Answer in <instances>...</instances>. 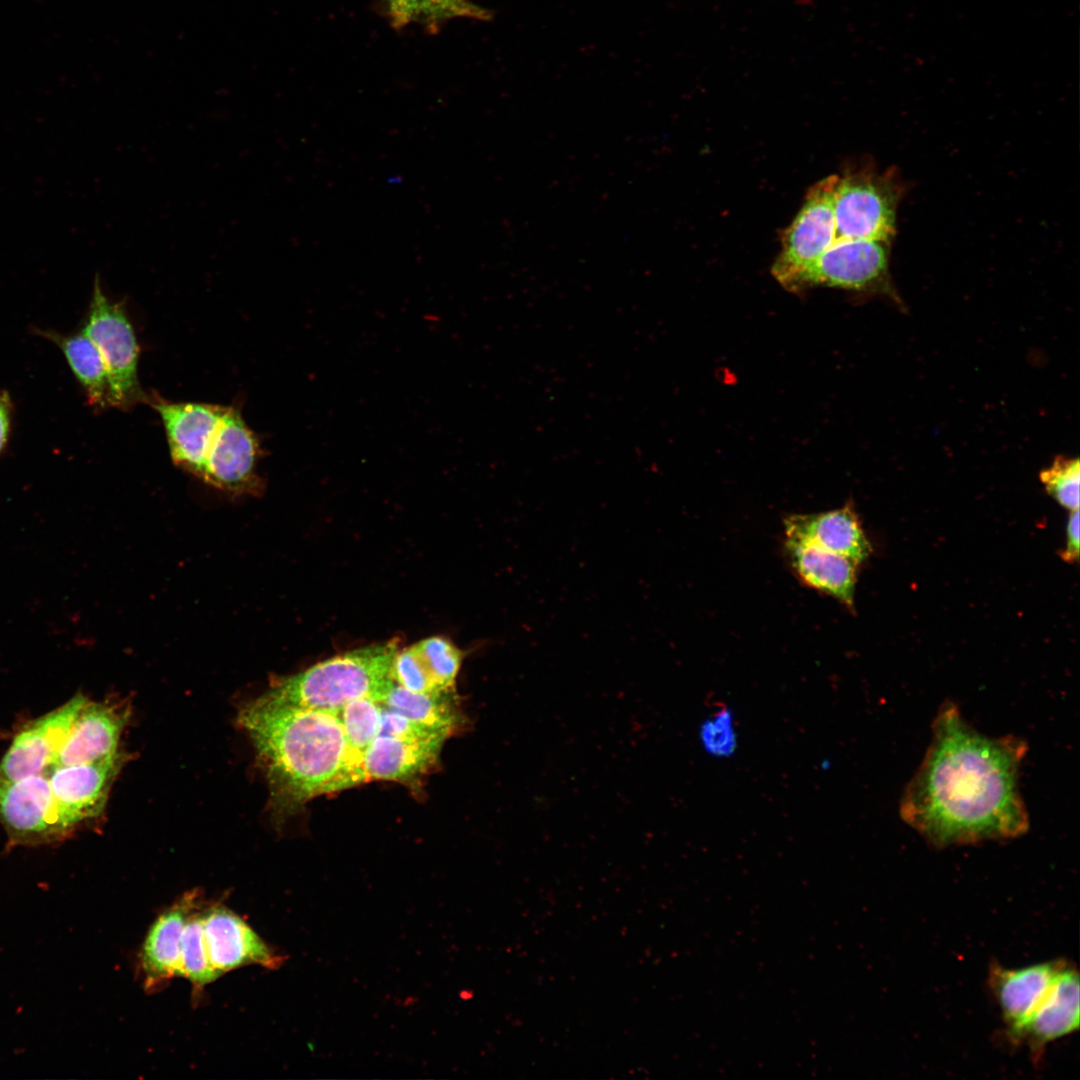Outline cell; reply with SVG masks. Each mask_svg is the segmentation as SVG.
I'll use <instances>...</instances> for the list:
<instances>
[{
  "label": "cell",
  "instance_id": "cell-1",
  "mask_svg": "<svg viewBox=\"0 0 1080 1080\" xmlns=\"http://www.w3.org/2000/svg\"><path fill=\"white\" fill-rule=\"evenodd\" d=\"M931 728L900 799L902 820L937 848L1025 834L1030 821L1019 774L1027 743L979 732L953 702L941 705Z\"/></svg>",
  "mask_w": 1080,
  "mask_h": 1080
},
{
  "label": "cell",
  "instance_id": "cell-2",
  "mask_svg": "<svg viewBox=\"0 0 1080 1080\" xmlns=\"http://www.w3.org/2000/svg\"><path fill=\"white\" fill-rule=\"evenodd\" d=\"M238 721L254 744L278 819L319 795L366 782L363 755L349 746L335 712L263 694L242 707Z\"/></svg>",
  "mask_w": 1080,
  "mask_h": 1080
},
{
  "label": "cell",
  "instance_id": "cell-3",
  "mask_svg": "<svg viewBox=\"0 0 1080 1080\" xmlns=\"http://www.w3.org/2000/svg\"><path fill=\"white\" fill-rule=\"evenodd\" d=\"M398 650L395 640L351 650L272 680L265 694L284 703L332 712L359 698L381 702L393 683L391 667Z\"/></svg>",
  "mask_w": 1080,
  "mask_h": 1080
},
{
  "label": "cell",
  "instance_id": "cell-4",
  "mask_svg": "<svg viewBox=\"0 0 1080 1080\" xmlns=\"http://www.w3.org/2000/svg\"><path fill=\"white\" fill-rule=\"evenodd\" d=\"M902 190L893 171L869 168L838 176L833 198L835 240L890 241Z\"/></svg>",
  "mask_w": 1080,
  "mask_h": 1080
},
{
  "label": "cell",
  "instance_id": "cell-5",
  "mask_svg": "<svg viewBox=\"0 0 1080 1080\" xmlns=\"http://www.w3.org/2000/svg\"><path fill=\"white\" fill-rule=\"evenodd\" d=\"M100 351L108 368L118 408L147 400L138 379L139 347L122 302L110 300L97 275L88 316L82 330Z\"/></svg>",
  "mask_w": 1080,
  "mask_h": 1080
},
{
  "label": "cell",
  "instance_id": "cell-6",
  "mask_svg": "<svg viewBox=\"0 0 1080 1080\" xmlns=\"http://www.w3.org/2000/svg\"><path fill=\"white\" fill-rule=\"evenodd\" d=\"M837 179V175H831L814 184L785 230L771 272L790 292L799 293L804 276L835 241L833 198Z\"/></svg>",
  "mask_w": 1080,
  "mask_h": 1080
},
{
  "label": "cell",
  "instance_id": "cell-7",
  "mask_svg": "<svg viewBox=\"0 0 1080 1080\" xmlns=\"http://www.w3.org/2000/svg\"><path fill=\"white\" fill-rule=\"evenodd\" d=\"M814 286L882 294L902 305L889 273V241L836 239L804 276L799 292Z\"/></svg>",
  "mask_w": 1080,
  "mask_h": 1080
},
{
  "label": "cell",
  "instance_id": "cell-8",
  "mask_svg": "<svg viewBox=\"0 0 1080 1080\" xmlns=\"http://www.w3.org/2000/svg\"><path fill=\"white\" fill-rule=\"evenodd\" d=\"M0 823L9 842L18 846L49 844L69 833L46 775L0 780Z\"/></svg>",
  "mask_w": 1080,
  "mask_h": 1080
},
{
  "label": "cell",
  "instance_id": "cell-9",
  "mask_svg": "<svg viewBox=\"0 0 1080 1080\" xmlns=\"http://www.w3.org/2000/svg\"><path fill=\"white\" fill-rule=\"evenodd\" d=\"M259 441L234 407L226 408L208 451L201 480L222 491L256 495L263 489Z\"/></svg>",
  "mask_w": 1080,
  "mask_h": 1080
},
{
  "label": "cell",
  "instance_id": "cell-10",
  "mask_svg": "<svg viewBox=\"0 0 1080 1080\" xmlns=\"http://www.w3.org/2000/svg\"><path fill=\"white\" fill-rule=\"evenodd\" d=\"M88 698L77 694L64 705L30 722L13 739L0 762V780L46 775Z\"/></svg>",
  "mask_w": 1080,
  "mask_h": 1080
},
{
  "label": "cell",
  "instance_id": "cell-11",
  "mask_svg": "<svg viewBox=\"0 0 1080 1080\" xmlns=\"http://www.w3.org/2000/svg\"><path fill=\"white\" fill-rule=\"evenodd\" d=\"M146 401L161 418L173 462L200 478L227 406L171 402L156 394Z\"/></svg>",
  "mask_w": 1080,
  "mask_h": 1080
},
{
  "label": "cell",
  "instance_id": "cell-12",
  "mask_svg": "<svg viewBox=\"0 0 1080 1080\" xmlns=\"http://www.w3.org/2000/svg\"><path fill=\"white\" fill-rule=\"evenodd\" d=\"M122 762L120 753L96 762L55 766L47 774L60 818L68 831L103 811Z\"/></svg>",
  "mask_w": 1080,
  "mask_h": 1080
},
{
  "label": "cell",
  "instance_id": "cell-13",
  "mask_svg": "<svg viewBox=\"0 0 1080 1080\" xmlns=\"http://www.w3.org/2000/svg\"><path fill=\"white\" fill-rule=\"evenodd\" d=\"M204 933L211 964L219 976L247 965L278 969L286 961V956L223 905L204 910Z\"/></svg>",
  "mask_w": 1080,
  "mask_h": 1080
},
{
  "label": "cell",
  "instance_id": "cell-14",
  "mask_svg": "<svg viewBox=\"0 0 1080 1080\" xmlns=\"http://www.w3.org/2000/svg\"><path fill=\"white\" fill-rule=\"evenodd\" d=\"M127 713L119 705L87 699L59 748L53 767L91 763L120 754L119 739Z\"/></svg>",
  "mask_w": 1080,
  "mask_h": 1080
},
{
  "label": "cell",
  "instance_id": "cell-15",
  "mask_svg": "<svg viewBox=\"0 0 1080 1080\" xmlns=\"http://www.w3.org/2000/svg\"><path fill=\"white\" fill-rule=\"evenodd\" d=\"M447 738H400L378 735L362 756L365 781L416 785L436 768Z\"/></svg>",
  "mask_w": 1080,
  "mask_h": 1080
},
{
  "label": "cell",
  "instance_id": "cell-16",
  "mask_svg": "<svg viewBox=\"0 0 1080 1080\" xmlns=\"http://www.w3.org/2000/svg\"><path fill=\"white\" fill-rule=\"evenodd\" d=\"M199 898L194 891L185 894L152 923L139 953L146 989H159L180 976L182 934L189 915L200 904Z\"/></svg>",
  "mask_w": 1080,
  "mask_h": 1080
},
{
  "label": "cell",
  "instance_id": "cell-17",
  "mask_svg": "<svg viewBox=\"0 0 1080 1080\" xmlns=\"http://www.w3.org/2000/svg\"><path fill=\"white\" fill-rule=\"evenodd\" d=\"M784 526L786 538L812 543L858 564L871 553L860 520L849 504L821 513L790 515Z\"/></svg>",
  "mask_w": 1080,
  "mask_h": 1080
},
{
  "label": "cell",
  "instance_id": "cell-18",
  "mask_svg": "<svg viewBox=\"0 0 1080 1080\" xmlns=\"http://www.w3.org/2000/svg\"><path fill=\"white\" fill-rule=\"evenodd\" d=\"M787 559L807 586L854 608L858 563L812 543L786 538Z\"/></svg>",
  "mask_w": 1080,
  "mask_h": 1080
},
{
  "label": "cell",
  "instance_id": "cell-19",
  "mask_svg": "<svg viewBox=\"0 0 1080 1080\" xmlns=\"http://www.w3.org/2000/svg\"><path fill=\"white\" fill-rule=\"evenodd\" d=\"M1061 967L1056 962L1020 969L992 967L990 984L1015 1038L1048 993Z\"/></svg>",
  "mask_w": 1080,
  "mask_h": 1080
},
{
  "label": "cell",
  "instance_id": "cell-20",
  "mask_svg": "<svg viewBox=\"0 0 1080 1080\" xmlns=\"http://www.w3.org/2000/svg\"><path fill=\"white\" fill-rule=\"evenodd\" d=\"M1079 994L1077 971L1062 965L1048 993L1016 1038H1026L1039 1047L1076 1031L1080 1019Z\"/></svg>",
  "mask_w": 1080,
  "mask_h": 1080
},
{
  "label": "cell",
  "instance_id": "cell-21",
  "mask_svg": "<svg viewBox=\"0 0 1080 1080\" xmlns=\"http://www.w3.org/2000/svg\"><path fill=\"white\" fill-rule=\"evenodd\" d=\"M39 334L60 347L92 406L98 409L118 408L107 365L96 345L83 331L68 336L53 331H39Z\"/></svg>",
  "mask_w": 1080,
  "mask_h": 1080
},
{
  "label": "cell",
  "instance_id": "cell-22",
  "mask_svg": "<svg viewBox=\"0 0 1080 1080\" xmlns=\"http://www.w3.org/2000/svg\"><path fill=\"white\" fill-rule=\"evenodd\" d=\"M380 703L448 736L462 728L465 721L456 691L417 693L393 681Z\"/></svg>",
  "mask_w": 1080,
  "mask_h": 1080
},
{
  "label": "cell",
  "instance_id": "cell-23",
  "mask_svg": "<svg viewBox=\"0 0 1080 1080\" xmlns=\"http://www.w3.org/2000/svg\"><path fill=\"white\" fill-rule=\"evenodd\" d=\"M382 3L385 16L395 29L418 25L429 32H437L453 19L490 18L489 11L470 0H382Z\"/></svg>",
  "mask_w": 1080,
  "mask_h": 1080
},
{
  "label": "cell",
  "instance_id": "cell-24",
  "mask_svg": "<svg viewBox=\"0 0 1080 1080\" xmlns=\"http://www.w3.org/2000/svg\"><path fill=\"white\" fill-rule=\"evenodd\" d=\"M434 693L454 692L464 653L443 637H430L411 645Z\"/></svg>",
  "mask_w": 1080,
  "mask_h": 1080
},
{
  "label": "cell",
  "instance_id": "cell-25",
  "mask_svg": "<svg viewBox=\"0 0 1080 1080\" xmlns=\"http://www.w3.org/2000/svg\"><path fill=\"white\" fill-rule=\"evenodd\" d=\"M198 906L189 915L183 930L180 976L187 978L194 987L202 988L219 975L209 958L204 933V910Z\"/></svg>",
  "mask_w": 1080,
  "mask_h": 1080
},
{
  "label": "cell",
  "instance_id": "cell-26",
  "mask_svg": "<svg viewBox=\"0 0 1080 1080\" xmlns=\"http://www.w3.org/2000/svg\"><path fill=\"white\" fill-rule=\"evenodd\" d=\"M342 724L349 746L363 755L380 734L381 703L371 698L352 700L335 712Z\"/></svg>",
  "mask_w": 1080,
  "mask_h": 1080
},
{
  "label": "cell",
  "instance_id": "cell-27",
  "mask_svg": "<svg viewBox=\"0 0 1080 1080\" xmlns=\"http://www.w3.org/2000/svg\"><path fill=\"white\" fill-rule=\"evenodd\" d=\"M1039 477L1046 492L1058 504L1070 512L1079 510L1080 464L1077 457L1057 456Z\"/></svg>",
  "mask_w": 1080,
  "mask_h": 1080
},
{
  "label": "cell",
  "instance_id": "cell-28",
  "mask_svg": "<svg viewBox=\"0 0 1080 1080\" xmlns=\"http://www.w3.org/2000/svg\"><path fill=\"white\" fill-rule=\"evenodd\" d=\"M699 740L708 755L717 759L731 757L738 745L733 713L727 707L713 711L700 725Z\"/></svg>",
  "mask_w": 1080,
  "mask_h": 1080
},
{
  "label": "cell",
  "instance_id": "cell-29",
  "mask_svg": "<svg viewBox=\"0 0 1080 1080\" xmlns=\"http://www.w3.org/2000/svg\"><path fill=\"white\" fill-rule=\"evenodd\" d=\"M381 706V730L379 735L400 738L449 737L445 733L414 722L383 704Z\"/></svg>",
  "mask_w": 1080,
  "mask_h": 1080
},
{
  "label": "cell",
  "instance_id": "cell-30",
  "mask_svg": "<svg viewBox=\"0 0 1080 1080\" xmlns=\"http://www.w3.org/2000/svg\"><path fill=\"white\" fill-rule=\"evenodd\" d=\"M1079 556V510L1071 511L1066 529V544L1061 551L1065 562L1074 563Z\"/></svg>",
  "mask_w": 1080,
  "mask_h": 1080
},
{
  "label": "cell",
  "instance_id": "cell-31",
  "mask_svg": "<svg viewBox=\"0 0 1080 1080\" xmlns=\"http://www.w3.org/2000/svg\"><path fill=\"white\" fill-rule=\"evenodd\" d=\"M11 401L6 392L0 394V452L4 448L9 435L11 421Z\"/></svg>",
  "mask_w": 1080,
  "mask_h": 1080
}]
</instances>
